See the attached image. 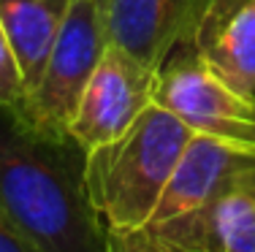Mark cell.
I'll list each match as a JSON object with an SVG mask.
<instances>
[{
    "instance_id": "6da1fadb",
    "label": "cell",
    "mask_w": 255,
    "mask_h": 252,
    "mask_svg": "<svg viewBox=\"0 0 255 252\" xmlns=\"http://www.w3.org/2000/svg\"><path fill=\"white\" fill-rule=\"evenodd\" d=\"M84 158L71 136L41 130L19 106H0V209L46 252L106 250Z\"/></svg>"
},
{
    "instance_id": "7a4b0ae2",
    "label": "cell",
    "mask_w": 255,
    "mask_h": 252,
    "mask_svg": "<svg viewBox=\"0 0 255 252\" xmlns=\"http://www.w3.org/2000/svg\"><path fill=\"white\" fill-rule=\"evenodd\" d=\"M190 136L185 122L152 103L120 139L87 152L84 184L106 231L149 225Z\"/></svg>"
},
{
    "instance_id": "3957f363",
    "label": "cell",
    "mask_w": 255,
    "mask_h": 252,
    "mask_svg": "<svg viewBox=\"0 0 255 252\" xmlns=\"http://www.w3.org/2000/svg\"><path fill=\"white\" fill-rule=\"evenodd\" d=\"M109 44L112 41L106 33L101 0H71L44 57L38 79L19 109L41 130L52 136H68V125L84 84L90 82Z\"/></svg>"
},
{
    "instance_id": "277c9868",
    "label": "cell",
    "mask_w": 255,
    "mask_h": 252,
    "mask_svg": "<svg viewBox=\"0 0 255 252\" xmlns=\"http://www.w3.org/2000/svg\"><path fill=\"white\" fill-rule=\"evenodd\" d=\"M155 103L168 109L190 133L255 147V95H242L182 46L160 68Z\"/></svg>"
},
{
    "instance_id": "5b68a950",
    "label": "cell",
    "mask_w": 255,
    "mask_h": 252,
    "mask_svg": "<svg viewBox=\"0 0 255 252\" xmlns=\"http://www.w3.org/2000/svg\"><path fill=\"white\" fill-rule=\"evenodd\" d=\"M160 71L144 65L123 46L109 44L76 103L68 136L84 152L120 139L149 106Z\"/></svg>"
},
{
    "instance_id": "8992f818",
    "label": "cell",
    "mask_w": 255,
    "mask_h": 252,
    "mask_svg": "<svg viewBox=\"0 0 255 252\" xmlns=\"http://www.w3.org/2000/svg\"><path fill=\"white\" fill-rule=\"evenodd\" d=\"M247 182H255V147L193 133L147 228L201 209Z\"/></svg>"
},
{
    "instance_id": "52a82bcc",
    "label": "cell",
    "mask_w": 255,
    "mask_h": 252,
    "mask_svg": "<svg viewBox=\"0 0 255 252\" xmlns=\"http://www.w3.org/2000/svg\"><path fill=\"white\" fill-rule=\"evenodd\" d=\"M215 0H101L109 41L160 71L182 46H193Z\"/></svg>"
},
{
    "instance_id": "ba28073f",
    "label": "cell",
    "mask_w": 255,
    "mask_h": 252,
    "mask_svg": "<svg viewBox=\"0 0 255 252\" xmlns=\"http://www.w3.org/2000/svg\"><path fill=\"white\" fill-rule=\"evenodd\" d=\"M149 231L171 252H255V182Z\"/></svg>"
},
{
    "instance_id": "9c48e42d",
    "label": "cell",
    "mask_w": 255,
    "mask_h": 252,
    "mask_svg": "<svg viewBox=\"0 0 255 252\" xmlns=\"http://www.w3.org/2000/svg\"><path fill=\"white\" fill-rule=\"evenodd\" d=\"M193 52L228 87L255 95V0H215Z\"/></svg>"
},
{
    "instance_id": "30bf717a",
    "label": "cell",
    "mask_w": 255,
    "mask_h": 252,
    "mask_svg": "<svg viewBox=\"0 0 255 252\" xmlns=\"http://www.w3.org/2000/svg\"><path fill=\"white\" fill-rule=\"evenodd\" d=\"M68 5L71 0H0V16L14 41L27 92L38 79L44 57L57 35Z\"/></svg>"
},
{
    "instance_id": "8fae6325",
    "label": "cell",
    "mask_w": 255,
    "mask_h": 252,
    "mask_svg": "<svg viewBox=\"0 0 255 252\" xmlns=\"http://www.w3.org/2000/svg\"><path fill=\"white\" fill-rule=\"evenodd\" d=\"M27 98V82L16 57L5 22L0 16V106H22Z\"/></svg>"
},
{
    "instance_id": "7c38bea8",
    "label": "cell",
    "mask_w": 255,
    "mask_h": 252,
    "mask_svg": "<svg viewBox=\"0 0 255 252\" xmlns=\"http://www.w3.org/2000/svg\"><path fill=\"white\" fill-rule=\"evenodd\" d=\"M103 252H171L149 228L138 231H106Z\"/></svg>"
},
{
    "instance_id": "4fadbf2b",
    "label": "cell",
    "mask_w": 255,
    "mask_h": 252,
    "mask_svg": "<svg viewBox=\"0 0 255 252\" xmlns=\"http://www.w3.org/2000/svg\"><path fill=\"white\" fill-rule=\"evenodd\" d=\"M0 252H46L0 209Z\"/></svg>"
}]
</instances>
